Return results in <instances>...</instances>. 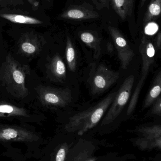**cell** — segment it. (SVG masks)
<instances>
[{"instance_id":"cell-1","label":"cell","mask_w":161,"mask_h":161,"mask_svg":"<svg viewBox=\"0 0 161 161\" xmlns=\"http://www.w3.org/2000/svg\"><path fill=\"white\" fill-rule=\"evenodd\" d=\"M29 73L28 66L22 65L8 54L1 66L0 81L11 95L17 98H24L29 93L25 79Z\"/></svg>"},{"instance_id":"cell-18","label":"cell","mask_w":161,"mask_h":161,"mask_svg":"<svg viewBox=\"0 0 161 161\" xmlns=\"http://www.w3.org/2000/svg\"><path fill=\"white\" fill-rule=\"evenodd\" d=\"M66 57L67 64L70 70L75 72L76 70V54L72 42L69 37H67L66 40Z\"/></svg>"},{"instance_id":"cell-25","label":"cell","mask_w":161,"mask_h":161,"mask_svg":"<svg viewBox=\"0 0 161 161\" xmlns=\"http://www.w3.org/2000/svg\"><path fill=\"white\" fill-rule=\"evenodd\" d=\"M101 7H107L109 8L108 1V0H99Z\"/></svg>"},{"instance_id":"cell-29","label":"cell","mask_w":161,"mask_h":161,"mask_svg":"<svg viewBox=\"0 0 161 161\" xmlns=\"http://www.w3.org/2000/svg\"><path fill=\"white\" fill-rule=\"evenodd\" d=\"M87 161H95V159H90V160H89Z\"/></svg>"},{"instance_id":"cell-8","label":"cell","mask_w":161,"mask_h":161,"mask_svg":"<svg viewBox=\"0 0 161 161\" xmlns=\"http://www.w3.org/2000/svg\"><path fill=\"white\" fill-rule=\"evenodd\" d=\"M108 30L111 36L114 46L117 50L118 58L121 68L126 69L133 59L134 53L130 48L127 42L120 31L114 27L108 26Z\"/></svg>"},{"instance_id":"cell-3","label":"cell","mask_w":161,"mask_h":161,"mask_svg":"<svg viewBox=\"0 0 161 161\" xmlns=\"http://www.w3.org/2000/svg\"><path fill=\"white\" fill-rule=\"evenodd\" d=\"M119 75V72L103 64H91L88 81L92 94H100L106 92L117 81Z\"/></svg>"},{"instance_id":"cell-28","label":"cell","mask_w":161,"mask_h":161,"mask_svg":"<svg viewBox=\"0 0 161 161\" xmlns=\"http://www.w3.org/2000/svg\"><path fill=\"white\" fill-rule=\"evenodd\" d=\"M147 0H141V7L143 6L144 5V4H145V3L146 1Z\"/></svg>"},{"instance_id":"cell-9","label":"cell","mask_w":161,"mask_h":161,"mask_svg":"<svg viewBox=\"0 0 161 161\" xmlns=\"http://www.w3.org/2000/svg\"><path fill=\"white\" fill-rule=\"evenodd\" d=\"M39 140L33 132L20 127L0 125V141L4 142H33Z\"/></svg>"},{"instance_id":"cell-17","label":"cell","mask_w":161,"mask_h":161,"mask_svg":"<svg viewBox=\"0 0 161 161\" xmlns=\"http://www.w3.org/2000/svg\"><path fill=\"white\" fill-rule=\"evenodd\" d=\"M0 17L14 23L28 25H39L42 23V22L40 20L26 15L3 13L0 14Z\"/></svg>"},{"instance_id":"cell-21","label":"cell","mask_w":161,"mask_h":161,"mask_svg":"<svg viewBox=\"0 0 161 161\" xmlns=\"http://www.w3.org/2000/svg\"><path fill=\"white\" fill-rule=\"evenodd\" d=\"M23 3V0H0V6L3 7L7 6H16Z\"/></svg>"},{"instance_id":"cell-30","label":"cell","mask_w":161,"mask_h":161,"mask_svg":"<svg viewBox=\"0 0 161 161\" xmlns=\"http://www.w3.org/2000/svg\"><path fill=\"white\" fill-rule=\"evenodd\" d=\"M45 1H47V2H50V0H45Z\"/></svg>"},{"instance_id":"cell-22","label":"cell","mask_w":161,"mask_h":161,"mask_svg":"<svg viewBox=\"0 0 161 161\" xmlns=\"http://www.w3.org/2000/svg\"><path fill=\"white\" fill-rule=\"evenodd\" d=\"M151 114L155 115H161V97L157 99L151 109Z\"/></svg>"},{"instance_id":"cell-2","label":"cell","mask_w":161,"mask_h":161,"mask_svg":"<svg viewBox=\"0 0 161 161\" xmlns=\"http://www.w3.org/2000/svg\"><path fill=\"white\" fill-rule=\"evenodd\" d=\"M117 92L110 93L97 105L69 118L65 129L69 132L77 131L82 135L97 125L109 108Z\"/></svg>"},{"instance_id":"cell-23","label":"cell","mask_w":161,"mask_h":161,"mask_svg":"<svg viewBox=\"0 0 161 161\" xmlns=\"http://www.w3.org/2000/svg\"><path fill=\"white\" fill-rule=\"evenodd\" d=\"M156 45L157 49H160L161 47V33H158L156 37Z\"/></svg>"},{"instance_id":"cell-7","label":"cell","mask_w":161,"mask_h":161,"mask_svg":"<svg viewBox=\"0 0 161 161\" xmlns=\"http://www.w3.org/2000/svg\"><path fill=\"white\" fill-rule=\"evenodd\" d=\"M46 43L43 37L33 32L23 34L18 42L19 52L26 57H33L38 54Z\"/></svg>"},{"instance_id":"cell-20","label":"cell","mask_w":161,"mask_h":161,"mask_svg":"<svg viewBox=\"0 0 161 161\" xmlns=\"http://www.w3.org/2000/svg\"><path fill=\"white\" fill-rule=\"evenodd\" d=\"M68 150V147L67 144L62 145L57 153L56 161H65Z\"/></svg>"},{"instance_id":"cell-14","label":"cell","mask_w":161,"mask_h":161,"mask_svg":"<svg viewBox=\"0 0 161 161\" xmlns=\"http://www.w3.org/2000/svg\"><path fill=\"white\" fill-rule=\"evenodd\" d=\"M113 8L117 15L125 20L132 14L134 0H110Z\"/></svg>"},{"instance_id":"cell-16","label":"cell","mask_w":161,"mask_h":161,"mask_svg":"<svg viewBox=\"0 0 161 161\" xmlns=\"http://www.w3.org/2000/svg\"><path fill=\"white\" fill-rule=\"evenodd\" d=\"M161 93V71L158 73L152 87L147 94L143 105V109L147 108L158 99Z\"/></svg>"},{"instance_id":"cell-12","label":"cell","mask_w":161,"mask_h":161,"mask_svg":"<svg viewBox=\"0 0 161 161\" xmlns=\"http://www.w3.org/2000/svg\"><path fill=\"white\" fill-rule=\"evenodd\" d=\"M29 117L28 112L25 109L0 101V118Z\"/></svg>"},{"instance_id":"cell-6","label":"cell","mask_w":161,"mask_h":161,"mask_svg":"<svg viewBox=\"0 0 161 161\" xmlns=\"http://www.w3.org/2000/svg\"><path fill=\"white\" fill-rule=\"evenodd\" d=\"M134 80L135 77L132 75H130L124 80L103 118L101 125L112 123L119 116L129 99Z\"/></svg>"},{"instance_id":"cell-27","label":"cell","mask_w":161,"mask_h":161,"mask_svg":"<svg viewBox=\"0 0 161 161\" xmlns=\"http://www.w3.org/2000/svg\"><path fill=\"white\" fill-rule=\"evenodd\" d=\"M92 1L96 5L97 8V9H100L101 7L100 3H98L97 0H92Z\"/></svg>"},{"instance_id":"cell-10","label":"cell","mask_w":161,"mask_h":161,"mask_svg":"<svg viewBox=\"0 0 161 161\" xmlns=\"http://www.w3.org/2000/svg\"><path fill=\"white\" fill-rule=\"evenodd\" d=\"M47 77L51 81L63 82L67 76L66 65L58 54L53 56L46 64Z\"/></svg>"},{"instance_id":"cell-24","label":"cell","mask_w":161,"mask_h":161,"mask_svg":"<svg viewBox=\"0 0 161 161\" xmlns=\"http://www.w3.org/2000/svg\"><path fill=\"white\" fill-rule=\"evenodd\" d=\"M28 3L34 7V9L36 10L37 9L39 5V2L37 0H27Z\"/></svg>"},{"instance_id":"cell-11","label":"cell","mask_w":161,"mask_h":161,"mask_svg":"<svg viewBox=\"0 0 161 161\" xmlns=\"http://www.w3.org/2000/svg\"><path fill=\"white\" fill-rule=\"evenodd\" d=\"M98 16L97 12L80 6L69 7L61 15L62 19L76 20L96 19Z\"/></svg>"},{"instance_id":"cell-15","label":"cell","mask_w":161,"mask_h":161,"mask_svg":"<svg viewBox=\"0 0 161 161\" xmlns=\"http://www.w3.org/2000/svg\"><path fill=\"white\" fill-rule=\"evenodd\" d=\"M80 37L83 43L93 50L94 58H98L101 53V42L98 37L92 32L85 31L80 33Z\"/></svg>"},{"instance_id":"cell-5","label":"cell","mask_w":161,"mask_h":161,"mask_svg":"<svg viewBox=\"0 0 161 161\" xmlns=\"http://www.w3.org/2000/svg\"><path fill=\"white\" fill-rule=\"evenodd\" d=\"M39 100L42 106L50 108H64L72 99L71 91L65 89L39 85L36 88Z\"/></svg>"},{"instance_id":"cell-4","label":"cell","mask_w":161,"mask_h":161,"mask_svg":"<svg viewBox=\"0 0 161 161\" xmlns=\"http://www.w3.org/2000/svg\"><path fill=\"white\" fill-rule=\"evenodd\" d=\"M140 52L142 60V73L140 76L141 78L131 96V99L128 108L127 114L128 115H130L133 112L136 108L139 96L148 74V71L150 66L154 61L155 48L153 43L145 36L142 38L140 46Z\"/></svg>"},{"instance_id":"cell-19","label":"cell","mask_w":161,"mask_h":161,"mask_svg":"<svg viewBox=\"0 0 161 161\" xmlns=\"http://www.w3.org/2000/svg\"><path fill=\"white\" fill-rule=\"evenodd\" d=\"M161 15V0H151L145 14L143 22L147 24L156 19Z\"/></svg>"},{"instance_id":"cell-13","label":"cell","mask_w":161,"mask_h":161,"mask_svg":"<svg viewBox=\"0 0 161 161\" xmlns=\"http://www.w3.org/2000/svg\"><path fill=\"white\" fill-rule=\"evenodd\" d=\"M146 141H149L150 147L161 148V125H154L140 130Z\"/></svg>"},{"instance_id":"cell-26","label":"cell","mask_w":161,"mask_h":161,"mask_svg":"<svg viewBox=\"0 0 161 161\" xmlns=\"http://www.w3.org/2000/svg\"><path fill=\"white\" fill-rule=\"evenodd\" d=\"M108 50L109 53H111L113 51L114 46L111 42H108Z\"/></svg>"}]
</instances>
